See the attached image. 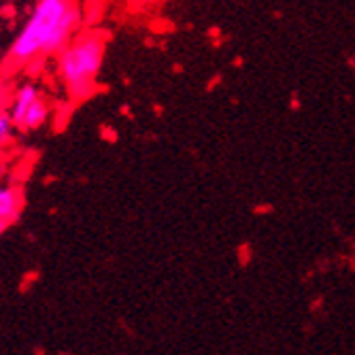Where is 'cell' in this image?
<instances>
[{
    "instance_id": "1",
    "label": "cell",
    "mask_w": 355,
    "mask_h": 355,
    "mask_svg": "<svg viewBox=\"0 0 355 355\" xmlns=\"http://www.w3.org/2000/svg\"><path fill=\"white\" fill-rule=\"evenodd\" d=\"M81 13L75 0H39L9 49L11 62L30 64L58 53L75 37Z\"/></svg>"
},
{
    "instance_id": "2",
    "label": "cell",
    "mask_w": 355,
    "mask_h": 355,
    "mask_svg": "<svg viewBox=\"0 0 355 355\" xmlns=\"http://www.w3.org/2000/svg\"><path fill=\"white\" fill-rule=\"evenodd\" d=\"M103 60L105 37L101 32H81L58 51V79L73 101H85L94 94Z\"/></svg>"
},
{
    "instance_id": "3",
    "label": "cell",
    "mask_w": 355,
    "mask_h": 355,
    "mask_svg": "<svg viewBox=\"0 0 355 355\" xmlns=\"http://www.w3.org/2000/svg\"><path fill=\"white\" fill-rule=\"evenodd\" d=\"M21 209V193L15 185H0V230L9 228Z\"/></svg>"
},
{
    "instance_id": "4",
    "label": "cell",
    "mask_w": 355,
    "mask_h": 355,
    "mask_svg": "<svg viewBox=\"0 0 355 355\" xmlns=\"http://www.w3.org/2000/svg\"><path fill=\"white\" fill-rule=\"evenodd\" d=\"M39 98H41V92H39V87L35 83H24V85L17 87V92L13 96V103H11V111H9L17 128L21 125V119L28 113V109L35 105Z\"/></svg>"
},
{
    "instance_id": "5",
    "label": "cell",
    "mask_w": 355,
    "mask_h": 355,
    "mask_svg": "<svg viewBox=\"0 0 355 355\" xmlns=\"http://www.w3.org/2000/svg\"><path fill=\"white\" fill-rule=\"evenodd\" d=\"M47 117H49V107H47V103L43 101V96H41V98L28 109V113L24 115L19 128H21V130H39V128L45 125Z\"/></svg>"
},
{
    "instance_id": "6",
    "label": "cell",
    "mask_w": 355,
    "mask_h": 355,
    "mask_svg": "<svg viewBox=\"0 0 355 355\" xmlns=\"http://www.w3.org/2000/svg\"><path fill=\"white\" fill-rule=\"evenodd\" d=\"M15 128H17V125H15L11 113H3V111H0V143L5 145V143L11 139V135H13Z\"/></svg>"
},
{
    "instance_id": "7",
    "label": "cell",
    "mask_w": 355,
    "mask_h": 355,
    "mask_svg": "<svg viewBox=\"0 0 355 355\" xmlns=\"http://www.w3.org/2000/svg\"><path fill=\"white\" fill-rule=\"evenodd\" d=\"M135 7H147V5H155V3H164V0H128Z\"/></svg>"
},
{
    "instance_id": "8",
    "label": "cell",
    "mask_w": 355,
    "mask_h": 355,
    "mask_svg": "<svg viewBox=\"0 0 355 355\" xmlns=\"http://www.w3.org/2000/svg\"><path fill=\"white\" fill-rule=\"evenodd\" d=\"M0 147H3V143H0Z\"/></svg>"
},
{
    "instance_id": "9",
    "label": "cell",
    "mask_w": 355,
    "mask_h": 355,
    "mask_svg": "<svg viewBox=\"0 0 355 355\" xmlns=\"http://www.w3.org/2000/svg\"><path fill=\"white\" fill-rule=\"evenodd\" d=\"M13 3H15V0H13Z\"/></svg>"
}]
</instances>
